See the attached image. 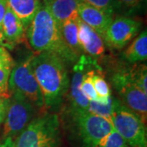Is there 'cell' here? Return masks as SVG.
Returning <instances> with one entry per match:
<instances>
[{"instance_id": "obj_1", "label": "cell", "mask_w": 147, "mask_h": 147, "mask_svg": "<svg viewBox=\"0 0 147 147\" xmlns=\"http://www.w3.org/2000/svg\"><path fill=\"white\" fill-rule=\"evenodd\" d=\"M31 63L43 96L44 107L58 106L62 102L69 84L65 62L55 53L41 52L33 55Z\"/></svg>"}, {"instance_id": "obj_2", "label": "cell", "mask_w": 147, "mask_h": 147, "mask_svg": "<svg viewBox=\"0 0 147 147\" xmlns=\"http://www.w3.org/2000/svg\"><path fill=\"white\" fill-rule=\"evenodd\" d=\"M26 30V38L34 51L55 53L65 62H76L78 61L79 57L66 45L60 26L43 4Z\"/></svg>"}, {"instance_id": "obj_3", "label": "cell", "mask_w": 147, "mask_h": 147, "mask_svg": "<svg viewBox=\"0 0 147 147\" xmlns=\"http://www.w3.org/2000/svg\"><path fill=\"white\" fill-rule=\"evenodd\" d=\"M15 147H59L61 123L57 115L47 113L34 118L17 136Z\"/></svg>"}, {"instance_id": "obj_4", "label": "cell", "mask_w": 147, "mask_h": 147, "mask_svg": "<svg viewBox=\"0 0 147 147\" xmlns=\"http://www.w3.org/2000/svg\"><path fill=\"white\" fill-rule=\"evenodd\" d=\"M111 123L114 130L126 142L128 146L147 147L146 123L135 112L115 97Z\"/></svg>"}, {"instance_id": "obj_5", "label": "cell", "mask_w": 147, "mask_h": 147, "mask_svg": "<svg viewBox=\"0 0 147 147\" xmlns=\"http://www.w3.org/2000/svg\"><path fill=\"white\" fill-rule=\"evenodd\" d=\"M35 108L21 92H11L7 99L3 138L17 137L34 119Z\"/></svg>"}, {"instance_id": "obj_6", "label": "cell", "mask_w": 147, "mask_h": 147, "mask_svg": "<svg viewBox=\"0 0 147 147\" xmlns=\"http://www.w3.org/2000/svg\"><path fill=\"white\" fill-rule=\"evenodd\" d=\"M32 57L30 56L21 63L14 65L9 77L8 88L10 94L13 92H21L36 108H43L44 100L33 72Z\"/></svg>"}, {"instance_id": "obj_7", "label": "cell", "mask_w": 147, "mask_h": 147, "mask_svg": "<svg viewBox=\"0 0 147 147\" xmlns=\"http://www.w3.org/2000/svg\"><path fill=\"white\" fill-rule=\"evenodd\" d=\"M71 116L83 147H94L114 130L111 122L88 111L71 109Z\"/></svg>"}, {"instance_id": "obj_8", "label": "cell", "mask_w": 147, "mask_h": 147, "mask_svg": "<svg viewBox=\"0 0 147 147\" xmlns=\"http://www.w3.org/2000/svg\"><path fill=\"white\" fill-rule=\"evenodd\" d=\"M112 82L120 96L121 102L135 112L143 123H146L147 92L131 82L126 70L114 74Z\"/></svg>"}, {"instance_id": "obj_9", "label": "cell", "mask_w": 147, "mask_h": 147, "mask_svg": "<svg viewBox=\"0 0 147 147\" xmlns=\"http://www.w3.org/2000/svg\"><path fill=\"white\" fill-rule=\"evenodd\" d=\"M142 26V23L138 20L118 16L113 19L103 38L110 47L122 49L137 36Z\"/></svg>"}, {"instance_id": "obj_10", "label": "cell", "mask_w": 147, "mask_h": 147, "mask_svg": "<svg viewBox=\"0 0 147 147\" xmlns=\"http://www.w3.org/2000/svg\"><path fill=\"white\" fill-rule=\"evenodd\" d=\"M95 64H96V61L93 58L82 54L74 65L69 92V98L74 110L88 111L89 100L84 96L81 91V83L85 72Z\"/></svg>"}, {"instance_id": "obj_11", "label": "cell", "mask_w": 147, "mask_h": 147, "mask_svg": "<svg viewBox=\"0 0 147 147\" xmlns=\"http://www.w3.org/2000/svg\"><path fill=\"white\" fill-rule=\"evenodd\" d=\"M78 38L82 51L91 57H97L105 52L103 38L84 21L77 19Z\"/></svg>"}, {"instance_id": "obj_12", "label": "cell", "mask_w": 147, "mask_h": 147, "mask_svg": "<svg viewBox=\"0 0 147 147\" xmlns=\"http://www.w3.org/2000/svg\"><path fill=\"white\" fill-rule=\"evenodd\" d=\"M78 13L80 20L102 38H104L105 31L113 21V15L98 10L84 3H80L79 4Z\"/></svg>"}, {"instance_id": "obj_13", "label": "cell", "mask_w": 147, "mask_h": 147, "mask_svg": "<svg viewBox=\"0 0 147 147\" xmlns=\"http://www.w3.org/2000/svg\"><path fill=\"white\" fill-rule=\"evenodd\" d=\"M59 26L70 20L78 19L79 0H42Z\"/></svg>"}, {"instance_id": "obj_14", "label": "cell", "mask_w": 147, "mask_h": 147, "mask_svg": "<svg viewBox=\"0 0 147 147\" xmlns=\"http://www.w3.org/2000/svg\"><path fill=\"white\" fill-rule=\"evenodd\" d=\"M2 33L7 42L13 47L26 41V30L8 7L3 21Z\"/></svg>"}, {"instance_id": "obj_15", "label": "cell", "mask_w": 147, "mask_h": 147, "mask_svg": "<svg viewBox=\"0 0 147 147\" xmlns=\"http://www.w3.org/2000/svg\"><path fill=\"white\" fill-rule=\"evenodd\" d=\"M7 3L26 30L42 6L41 0H7Z\"/></svg>"}, {"instance_id": "obj_16", "label": "cell", "mask_w": 147, "mask_h": 147, "mask_svg": "<svg viewBox=\"0 0 147 147\" xmlns=\"http://www.w3.org/2000/svg\"><path fill=\"white\" fill-rule=\"evenodd\" d=\"M124 60L130 63L145 61L147 59V32L143 31L123 53Z\"/></svg>"}, {"instance_id": "obj_17", "label": "cell", "mask_w": 147, "mask_h": 147, "mask_svg": "<svg viewBox=\"0 0 147 147\" xmlns=\"http://www.w3.org/2000/svg\"><path fill=\"white\" fill-rule=\"evenodd\" d=\"M60 28L64 41L66 43V45L75 55L80 57L83 51L80 47L78 38L77 19L64 22L60 26Z\"/></svg>"}, {"instance_id": "obj_18", "label": "cell", "mask_w": 147, "mask_h": 147, "mask_svg": "<svg viewBox=\"0 0 147 147\" xmlns=\"http://www.w3.org/2000/svg\"><path fill=\"white\" fill-rule=\"evenodd\" d=\"M100 68L97 63L90 67L84 74L82 83H81V91L84 96L88 100H96L98 101V96L96 92L92 83V76L95 72Z\"/></svg>"}, {"instance_id": "obj_19", "label": "cell", "mask_w": 147, "mask_h": 147, "mask_svg": "<svg viewBox=\"0 0 147 147\" xmlns=\"http://www.w3.org/2000/svg\"><path fill=\"white\" fill-rule=\"evenodd\" d=\"M92 83L98 96V101L101 103H106L111 96V92L109 84L102 76L100 68L98 69L93 74Z\"/></svg>"}, {"instance_id": "obj_20", "label": "cell", "mask_w": 147, "mask_h": 147, "mask_svg": "<svg viewBox=\"0 0 147 147\" xmlns=\"http://www.w3.org/2000/svg\"><path fill=\"white\" fill-rule=\"evenodd\" d=\"M114 106V97L110 96L106 103H101L96 100H89L88 112L92 115L104 118L111 122V115Z\"/></svg>"}, {"instance_id": "obj_21", "label": "cell", "mask_w": 147, "mask_h": 147, "mask_svg": "<svg viewBox=\"0 0 147 147\" xmlns=\"http://www.w3.org/2000/svg\"><path fill=\"white\" fill-rule=\"evenodd\" d=\"M126 71L131 82L137 85L145 92H147V68L146 64L135 65Z\"/></svg>"}, {"instance_id": "obj_22", "label": "cell", "mask_w": 147, "mask_h": 147, "mask_svg": "<svg viewBox=\"0 0 147 147\" xmlns=\"http://www.w3.org/2000/svg\"><path fill=\"white\" fill-rule=\"evenodd\" d=\"M79 2L111 15H114L121 7L118 0H79Z\"/></svg>"}, {"instance_id": "obj_23", "label": "cell", "mask_w": 147, "mask_h": 147, "mask_svg": "<svg viewBox=\"0 0 147 147\" xmlns=\"http://www.w3.org/2000/svg\"><path fill=\"white\" fill-rule=\"evenodd\" d=\"M94 147H129L126 142L115 130L101 139Z\"/></svg>"}, {"instance_id": "obj_24", "label": "cell", "mask_w": 147, "mask_h": 147, "mask_svg": "<svg viewBox=\"0 0 147 147\" xmlns=\"http://www.w3.org/2000/svg\"><path fill=\"white\" fill-rule=\"evenodd\" d=\"M11 69L9 67H0V98L8 99L10 97L8 81Z\"/></svg>"}, {"instance_id": "obj_25", "label": "cell", "mask_w": 147, "mask_h": 147, "mask_svg": "<svg viewBox=\"0 0 147 147\" xmlns=\"http://www.w3.org/2000/svg\"><path fill=\"white\" fill-rule=\"evenodd\" d=\"M122 7H124L130 11H139L144 8L146 0H118Z\"/></svg>"}, {"instance_id": "obj_26", "label": "cell", "mask_w": 147, "mask_h": 147, "mask_svg": "<svg viewBox=\"0 0 147 147\" xmlns=\"http://www.w3.org/2000/svg\"><path fill=\"white\" fill-rule=\"evenodd\" d=\"M14 66V61L9 52L3 47H0V67H9Z\"/></svg>"}, {"instance_id": "obj_27", "label": "cell", "mask_w": 147, "mask_h": 147, "mask_svg": "<svg viewBox=\"0 0 147 147\" xmlns=\"http://www.w3.org/2000/svg\"><path fill=\"white\" fill-rule=\"evenodd\" d=\"M7 7V0H0V32H2L3 30V21L5 16Z\"/></svg>"}, {"instance_id": "obj_28", "label": "cell", "mask_w": 147, "mask_h": 147, "mask_svg": "<svg viewBox=\"0 0 147 147\" xmlns=\"http://www.w3.org/2000/svg\"><path fill=\"white\" fill-rule=\"evenodd\" d=\"M7 108V99L0 98V124L4 121Z\"/></svg>"}, {"instance_id": "obj_29", "label": "cell", "mask_w": 147, "mask_h": 147, "mask_svg": "<svg viewBox=\"0 0 147 147\" xmlns=\"http://www.w3.org/2000/svg\"><path fill=\"white\" fill-rule=\"evenodd\" d=\"M0 147H15V142L10 137L3 138L0 141Z\"/></svg>"}, {"instance_id": "obj_30", "label": "cell", "mask_w": 147, "mask_h": 147, "mask_svg": "<svg viewBox=\"0 0 147 147\" xmlns=\"http://www.w3.org/2000/svg\"><path fill=\"white\" fill-rule=\"evenodd\" d=\"M0 47H4L6 49L7 48L9 50H12L14 48L11 45H10L8 42H7V40L5 39V38L3 36V34L2 32H0Z\"/></svg>"}]
</instances>
